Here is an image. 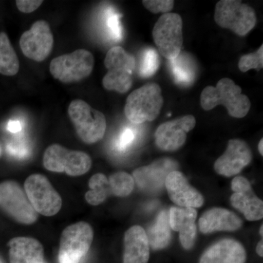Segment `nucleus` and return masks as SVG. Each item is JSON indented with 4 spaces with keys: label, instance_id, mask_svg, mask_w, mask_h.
<instances>
[{
    "label": "nucleus",
    "instance_id": "36",
    "mask_svg": "<svg viewBox=\"0 0 263 263\" xmlns=\"http://www.w3.org/2000/svg\"><path fill=\"white\" fill-rule=\"evenodd\" d=\"M263 139H261L260 141H259V145H258V150L259 154H260L261 155H263Z\"/></svg>",
    "mask_w": 263,
    "mask_h": 263
},
{
    "label": "nucleus",
    "instance_id": "23",
    "mask_svg": "<svg viewBox=\"0 0 263 263\" xmlns=\"http://www.w3.org/2000/svg\"><path fill=\"white\" fill-rule=\"evenodd\" d=\"M148 243L155 250L166 248L171 240L169 214L165 210L160 212L153 224L146 232Z\"/></svg>",
    "mask_w": 263,
    "mask_h": 263
},
{
    "label": "nucleus",
    "instance_id": "10",
    "mask_svg": "<svg viewBox=\"0 0 263 263\" xmlns=\"http://www.w3.org/2000/svg\"><path fill=\"white\" fill-rule=\"evenodd\" d=\"M24 190L31 205L37 214L53 216L61 210V196L43 175L29 176L24 182Z\"/></svg>",
    "mask_w": 263,
    "mask_h": 263
},
{
    "label": "nucleus",
    "instance_id": "29",
    "mask_svg": "<svg viewBox=\"0 0 263 263\" xmlns=\"http://www.w3.org/2000/svg\"><path fill=\"white\" fill-rule=\"evenodd\" d=\"M263 67V46L255 53H249L240 57L238 62V68L241 72H246L249 70L259 71Z\"/></svg>",
    "mask_w": 263,
    "mask_h": 263
},
{
    "label": "nucleus",
    "instance_id": "24",
    "mask_svg": "<svg viewBox=\"0 0 263 263\" xmlns=\"http://www.w3.org/2000/svg\"><path fill=\"white\" fill-rule=\"evenodd\" d=\"M171 70L177 84L188 86L195 81L196 69L191 57L186 53H180L174 60H171Z\"/></svg>",
    "mask_w": 263,
    "mask_h": 263
},
{
    "label": "nucleus",
    "instance_id": "14",
    "mask_svg": "<svg viewBox=\"0 0 263 263\" xmlns=\"http://www.w3.org/2000/svg\"><path fill=\"white\" fill-rule=\"evenodd\" d=\"M178 167L179 164L172 159H159L149 165L135 170L133 178L140 190L155 193L163 189L167 175L178 171Z\"/></svg>",
    "mask_w": 263,
    "mask_h": 263
},
{
    "label": "nucleus",
    "instance_id": "18",
    "mask_svg": "<svg viewBox=\"0 0 263 263\" xmlns=\"http://www.w3.org/2000/svg\"><path fill=\"white\" fill-rule=\"evenodd\" d=\"M247 258V252L240 242L226 238L209 247L199 263H246Z\"/></svg>",
    "mask_w": 263,
    "mask_h": 263
},
{
    "label": "nucleus",
    "instance_id": "28",
    "mask_svg": "<svg viewBox=\"0 0 263 263\" xmlns=\"http://www.w3.org/2000/svg\"><path fill=\"white\" fill-rule=\"evenodd\" d=\"M160 66L158 53L153 48H148L143 53L140 73L143 77L148 78L155 75Z\"/></svg>",
    "mask_w": 263,
    "mask_h": 263
},
{
    "label": "nucleus",
    "instance_id": "19",
    "mask_svg": "<svg viewBox=\"0 0 263 263\" xmlns=\"http://www.w3.org/2000/svg\"><path fill=\"white\" fill-rule=\"evenodd\" d=\"M243 226V221L235 213L222 208H213L202 214L199 228L203 234L217 231H235Z\"/></svg>",
    "mask_w": 263,
    "mask_h": 263
},
{
    "label": "nucleus",
    "instance_id": "33",
    "mask_svg": "<svg viewBox=\"0 0 263 263\" xmlns=\"http://www.w3.org/2000/svg\"><path fill=\"white\" fill-rule=\"evenodd\" d=\"M107 23L114 37L117 41L120 40L122 37V30H121L120 23H119V15L117 14L109 15Z\"/></svg>",
    "mask_w": 263,
    "mask_h": 263
},
{
    "label": "nucleus",
    "instance_id": "6",
    "mask_svg": "<svg viewBox=\"0 0 263 263\" xmlns=\"http://www.w3.org/2000/svg\"><path fill=\"white\" fill-rule=\"evenodd\" d=\"M43 166L51 172L65 173L70 176H82L91 169V157L81 151L70 150L52 144L45 151Z\"/></svg>",
    "mask_w": 263,
    "mask_h": 263
},
{
    "label": "nucleus",
    "instance_id": "7",
    "mask_svg": "<svg viewBox=\"0 0 263 263\" xmlns=\"http://www.w3.org/2000/svg\"><path fill=\"white\" fill-rule=\"evenodd\" d=\"M94 65L95 58L91 52L78 49L53 59L49 70L54 79L69 84L79 82L91 75Z\"/></svg>",
    "mask_w": 263,
    "mask_h": 263
},
{
    "label": "nucleus",
    "instance_id": "22",
    "mask_svg": "<svg viewBox=\"0 0 263 263\" xmlns=\"http://www.w3.org/2000/svg\"><path fill=\"white\" fill-rule=\"evenodd\" d=\"M232 205L245 215L248 221L260 220L263 217V202L252 188L234 193L230 197Z\"/></svg>",
    "mask_w": 263,
    "mask_h": 263
},
{
    "label": "nucleus",
    "instance_id": "5",
    "mask_svg": "<svg viewBox=\"0 0 263 263\" xmlns=\"http://www.w3.org/2000/svg\"><path fill=\"white\" fill-rule=\"evenodd\" d=\"M214 21L221 28L245 36L255 27L257 16L253 8L241 1L221 0L216 3Z\"/></svg>",
    "mask_w": 263,
    "mask_h": 263
},
{
    "label": "nucleus",
    "instance_id": "13",
    "mask_svg": "<svg viewBox=\"0 0 263 263\" xmlns=\"http://www.w3.org/2000/svg\"><path fill=\"white\" fill-rule=\"evenodd\" d=\"M196 125V119L192 115L184 116L161 124L155 132V143L160 149L175 152L186 142L189 132Z\"/></svg>",
    "mask_w": 263,
    "mask_h": 263
},
{
    "label": "nucleus",
    "instance_id": "9",
    "mask_svg": "<svg viewBox=\"0 0 263 263\" xmlns=\"http://www.w3.org/2000/svg\"><path fill=\"white\" fill-rule=\"evenodd\" d=\"M183 21L176 13L161 15L154 27L152 35L156 46L162 56L173 60L181 52L183 39Z\"/></svg>",
    "mask_w": 263,
    "mask_h": 263
},
{
    "label": "nucleus",
    "instance_id": "2",
    "mask_svg": "<svg viewBox=\"0 0 263 263\" xmlns=\"http://www.w3.org/2000/svg\"><path fill=\"white\" fill-rule=\"evenodd\" d=\"M163 103L160 86L154 83L147 84L128 96L124 114L134 124L152 122L160 115Z\"/></svg>",
    "mask_w": 263,
    "mask_h": 263
},
{
    "label": "nucleus",
    "instance_id": "37",
    "mask_svg": "<svg viewBox=\"0 0 263 263\" xmlns=\"http://www.w3.org/2000/svg\"><path fill=\"white\" fill-rule=\"evenodd\" d=\"M262 229H263V226L262 224V226H261V227H260V230H259V234L262 235H262H263Z\"/></svg>",
    "mask_w": 263,
    "mask_h": 263
},
{
    "label": "nucleus",
    "instance_id": "39",
    "mask_svg": "<svg viewBox=\"0 0 263 263\" xmlns=\"http://www.w3.org/2000/svg\"><path fill=\"white\" fill-rule=\"evenodd\" d=\"M0 263H3V261H2L1 259H0Z\"/></svg>",
    "mask_w": 263,
    "mask_h": 263
},
{
    "label": "nucleus",
    "instance_id": "8",
    "mask_svg": "<svg viewBox=\"0 0 263 263\" xmlns=\"http://www.w3.org/2000/svg\"><path fill=\"white\" fill-rule=\"evenodd\" d=\"M94 231L87 222L79 221L65 228L60 237V263H79L89 252Z\"/></svg>",
    "mask_w": 263,
    "mask_h": 263
},
{
    "label": "nucleus",
    "instance_id": "11",
    "mask_svg": "<svg viewBox=\"0 0 263 263\" xmlns=\"http://www.w3.org/2000/svg\"><path fill=\"white\" fill-rule=\"evenodd\" d=\"M0 209L14 220L27 226L34 224L38 218L25 192L13 181L0 183Z\"/></svg>",
    "mask_w": 263,
    "mask_h": 263
},
{
    "label": "nucleus",
    "instance_id": "25",
    "mask_svg": "<svg viewBox=\"0 0 263 263\" xmlns=\"http://www.w3.org/2000/svg\"><path fill=\"white\" fill-rule=\"evenodd\" d=\"M19 61L9 38L5 32H0V74L7 76L16 75Z\"/></svg>",
    "mask_w": 263,
    "mask_h": 263
},
{
    "label": "nucleus",
    "instance_id": "32",
    "mask_svg": "<svg viewBox=\"0 0 263 263\" xmlns=\"http://www.w3.org/2000/svg\"><path fill=\"white\" fill-rule=\"evenodd\" d=\"M135 139V134L131 129H125L122 134L119 136V140L117 141V147L119 151H124L130 146L133 141Z\"/></svg>",
    "mask_w": 263,
    "mask_h": 263
},
{
    "label": "nucleus",
    "instance_id": "20",
    "mask_svg": "<svg viewBox=\"0 0 263 263\" xmlns=\"http://www.w3.org/2000/svg\"><path fill=\"white\" fill-rule=\"evenodd\" d=\"M124 263H148L149 243L143 228L135 226L128 229L124 234Z\"/></svg>",
    "mask_w": 263,
    "mask_h": 263
},
{
    "label": "nucleus",
    "instance_id": "16",
    "mask_svg": "<svg viewBox=\"0 0 263 263\" xmlns=\"http://www.w3.org/2000/svg\"><path fill=\"white\" fill-rule=\"evenodd\" d=\"M164 186L171 201L180 207L197 209L203 205L201 194L190 184L184 175L179 171L167 175Z\"/></svg>",
    "mask_w": 263,
    "mask_h": 263
},
{
    "label": "nucleus",
    "instance_id": "17",
    "mask_svg": "<svg viewBox=\"0 0 263 263\" xmlns=\"http://www.w3.org/2000/svg\"><path fill=\"white\" fill-rule=\"evenodd\" d=\"M197 216L196 209L193 208L171 207L170 209V226L174 231L179 232L180 242L186 250L193 249L195 246Z\"/></svg>",
    "mask_w": 263,
    "mask_h": 263
},
{
    "label": "nucleus",
    "instance_id": "34",
    "mask_svg": "<svg viewBox=\"0 0 263 263\" xmlns=\"http://www.w3.org/2000/svg\"><path fill=\"white\" fill-rule=\"evenodd\" d=\"M8 130L12 133H17L22 130V124H21L19 121L11 120L8 122V127H7Z\"/></svg>",
    "mask_w": 263,
    "mask_h": 263
},
{
    "label": "nucleus",
    "instance_id": "1",
    "mask_svg": "<svg viewBox=\"0 0 263 263\" xmlns=\"http://www.w3.org/2000/svg\"><path fill=\"white\" fill-rule=\"evenodd\" d=\"M200 104L205 110H212L217 105H224L230 117L237 119L245 117L251 108L248 97L242 94L241 88L228 78L218 81L215 87L208 86L202 90Z\"/></svg>",
    "mask_w": 263,
    "mask_h": 263
},
{
    "label": "nucleus",
    "instance_id": "31",
    "mask_svg": "<svg viewBox=\"0 0 263 263\" xmlns=\"http://www.w3.org/2000/svg\"><path fill=\"white\" fill-rule=\"evenodd\" d=\"M16 6L18 10L24 13H30L37 9L43 1L41 0H17Z\"/></svg>",
    "mask_w": 263,
    "mask_h": 263
},
{
    "label": "nucleus",
    "instance_id": "27",
    "mask_svg": "<svg viewBox=\"0 0 263 263\" xmlns=\"http://www.w3.org/2000/svg\"><path fill=\"white\" fill-rule=\"evenodd\" d=\"M108 179L110 193L117 197H124L130 195L135 186L133 176L126 172H117Z\"/></svg>",
    "mask_w": 263,
    "mask_h": 263
},
{
    "label": "nucleus",
    "instance_id": "3",
    "mask_svg": "<svg viewBox=\"0 0 263 263\" xmlns=\"http://www.w3.org/2000/svg\"><path fill=\"white\" fill-rule=\"evenodd\" d=\"M104 64L108 70L103 79L104 88L121 94L127 92L133 85L136 65L135 57L120 46H114L107 53Z\"/></svg>",
    "mask_w": 263,
    "mask_h": 263
},
{
    "label": "nucleus",
    "instance_id": "21",
    "mask_svg": "<svg viewBox=\"0 0 263 263\" xmlns=\"http://www.w3.org/2000/svg\"><path fill=\"white\" fill-rule=\"evenodd\" d=\"M10 263H44L43 245L35 238L16 237L8 242Z\"/></svg>",
    "mask_w": 263,
    "mask_h": 263
},
{
    "label": "nucleus",
    "instance_id": "4",
    "mask_svg": "<svg viewBox=\"0 0 263 263\" xmlns=\"http://www.w3.org/2000/svg\"><path fill=\"white\" fill-rule=\"evenodd\" d=\"M68 115L80 139L86 144H93L103 139L107 122L102 112L81 100L71 102Z\"/></svg>",
    "mask_w": 263,
    "mask_h": 263
},
{
    "label": "nucleus",
    "instance_id": "35",
    "mask_svg": "<svg viewBox=\"0 0 263 263\" xmlns=\"http://www.w3.org/2000/svg\"><path fill=\"white\" fill-rule=\"evenodd\" d=\"M256 252L258 254L259 257H263V242L262 239L259 242L256 248Z\"/></svg>",
    "mask_w": 263,
    "mask_h": 263
},
{
    "label": "nucleus",
    "instance_id": "38",
    "mask_svg": "<svg viewBox=\"0 0 263 263\" xmlns=\"http://www.w3.org/2000/svg\"><path fill=\"white\" fill-rule=\"evenodd\" d=\"M2 154H3V148H2L1 144H0V158H1Z\"/></svg>",
    "mask_w": 263,
    "mask_h": 263
},
{
    "label": "nucleus",
    "instance_id": "15",
    "mask_svg": "<svg viewBox=\"0 0 263 263\" xmlns=\"http://www.w3.org/2000/svg\"><path fill=\"white\" fill-rule=\"evenodd\" d=\"M252 157V150L245 141L230 140L226 152L214 163V170L221 176L231 177L250 164Z\"/></svg>",
    "mask_w": 263,
    "mask_h": 263
},
{
    "label": "nucleus",
    "instance_id": "12",
    "mask_svg": "<svg viewBox=\"0 0 263 263\" xmlns=\"http://www.w3.org/2000/svg\"><path fill=\"white\" fill-rule=\"evenodd\" d=\"M24 56L36 62H43L52 51L53 36L46 21L39 20L22 34L19 41Z\"/></svg>",
    "mask_w": 263,
    "mask_h": 263
},
{
    "label": "nucleus",
    "instance_id": "26",
    "mask_svg": "<svg viewBox=\"0 0 263 263\" xmlns=\"http://www.w3.org/2000/svg\"><path fill=\"white\" fill-rule=\"evenodd\" d=\"M90 190L85 195V199L91 205L103 203L110 195L108 179L103 174H97L91 176L89 181Z\"/></svg>",
    "mask_w": 263,
    "mask_h": 263
},
{
    "label": "nucleus",
    "instance_id": "30",
    "mask_svg": "<svg viewBox=\"0 0 263 263\" xmlns=\"http://www.w3.org/2000/svg\"><path fill=\"white\" fill-rule=\"evenodd\" d=\"M143 5L147 10L153 13H168L173 10L174 1L172 0H144Z\"/></svg>",
    "mask_w": 263,
    "mask_h": 263
}]
</instances>
